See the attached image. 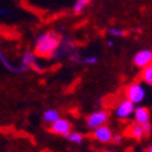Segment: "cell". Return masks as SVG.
I'll use <instances>...</instances> for the list:
<instances>
[{"instance_id": "1", "label": "cell", "mask_w": 152, "mask_h": 152, "mask_svg": "<svg viewBox=\"0 0 152 152\" xmlns=\"http://www.w3.org/2000/svg\"><path fill=\"white\" fill-rule=\"evenodd\" d=\"M61 46L58 35L53 31L40 34L35 40V53L41 57H54Z\"/></svg>"}, {"instance_id": "2", "label": "cell", "mask_w": 152, "mask_h": 152, "mask_svg": "<svg viewBox=\"0 0 152 152\" xmlns=\"http://www.w3.org/2000/svg\"><path fill=\"white\" fill-rule=\"evenodd\" d=\"M126 98L132 102L133 104H140L144 99H145V96H146V91L145 88L140 85V83H130L127 88H126Z\"/></svg>"}, {"instance_id": "3", "label": "cell", "mask_w": 152, "mask_h": 152, "mask_svg": "<svg viewBox=\"0 0 152 152\" xmlns=\"http://www.w3.org/2000/svg\"><path fill=\"white\" fill-rule=\"evenodd\" d=\"M109 120V113L105 110H99L94 111L87 117L86 120V126L89 129H97L102 126H105V123Z\"/></svg>"}, {"instance_id": "4", "label": "cell", "mask_w": 152, "mask_h": 152, "mask_svg": "<svg viewBox=\"0 0 152 152\" xmlns=\"http://www.w3.org/2000/svg\"><path fill=\"white\" fill-rule=\"evenodd\" d=\"M134 110H135V104H133L128 99H124L116 106L115 113L120 120H126L134 113Z\"/></svg>"}, {"instance_id": "5", "label": "cell", "mask_w": 152, "mask_h": 152, "mask_svg": "<svg viewBox=\"0 0 152 152\" xmlns=\"http://www.w3.org/2000/svg\"><path fill=\"white\" fill-rule=\"evenodd\" d=\"M50 129H51L52 133H54V134L62 135V137L65 138L69 133L71 132V124H70V122L66 118H62L61 117V118L57 120L54 123L51 124Z\"/></svg>"}, {"instance_id": "6", "label": "cell", "mask_w": 152, "mask_h": 152, "mask_svg": "<svg viewBox=\"0 0 152 152\" xmlns=\"http://www.w3.org/2000/svg\"><path fill=\"white\" fill-rule=\"evenodd\" d=\"M133 63L138 68H146L151 65L152 63V51L150 50H142L135 53L134 58H133Z\"/></svg>"}, {"instance_id": "7", "label": "cell", "mask_w": 152, "mask_h": 152, "mask_svg": "<svg viewBox=\"0 0 152 152\" xmlns=\"http://www.w3.org/2000/svg\"><path fill=\"white\" fill-rule=\"evenodd\" d=\"M93 137L96 140H98L99 142H103V144H107L110 141H112V132L109 127L106 126H102L97 129L93 130Z\"/></svg>"}, {"instance_id": "8", "label": "cell", "mask_w": 152, "mask_h": 152, "mask_svg": "<svg viewBox=\"0 0 152 152\" xmlns=\"http://www.w3.org/2000/svg\"><path fill=\"white\" fill-rule=\"evenodd\" d=\"M133 115H134L135 123H138L140 126H144V124L150 122V111H148L147 107H144V106L135 107Z\"/></svg>"}, {"instance_id": "9", "label": "cell", "mask_w": 152, "mask_h": 152, "mask_svg": "<svg viewBox=\"0 0 152 152\" xmlns=\"http://www.w3.org/2000/svg\"><path fill=\"white\" fill-rule=\"evenodd\" d=\"M58 118H61V115H59V111L58 110H54V109H48L44 112L42 115V120L45 123L47 124H52L54 123Z\"/></svg>"}, {"instance_id": "10", "label": "cell", "mask_w": 152, "mask_h": 152, "mask_svg": "<svg viewBox=\"0 0 152 152\" xmlns=\"http://www.w3.org/2000/svg\"><path fill=\"white\" fill-rule=\"evenodd\" d=\"M35 62H36L35 54L30 51H27L23 54V58H22V69L27 70L29 66H35Z\"/></svg>"}, {"instance_id": "11", "label": "cell", "mask_w": 152, "mask_h": 152, "mask_svg": "<svg viewBox=\"0 0 152 152\" xmlns=\"http://www.w3.org/2000/svg\"><path fill=\"white\" fill-rule=\"evenodd\" d=\"M130 137L132 138H134V139H138V140H140V139H142L144 138V135H145V132H144V129H142V126H140V124H138V123H134L132 127H130Z\"/></svg>"}, {"instance_id": "12", "label": "cell", "mask_w": 152, "mask_h": 152, "mask_svg": "<svg viewBox=\"0 0 152 152\" xmlns=\"http://www.w3.org/2000/svg\"><path fill=\"white\" fill-rule=\"evenodd\" d=\"M140 76H141V80H142L145 83L152 86V64L148 65V66H146V68H144V69L141 70Z\"/></svg>"}, {"instance_id": "13", "label": "cell", "mask_w": 152, "mask_h": 152, "mask_svg": "<svg viewBox=\"0 0 152 152\" xmlns=\"http://www.w3.org/2000/svg\"><path fill=\"white\" fill-rule=\"evenodd\" d=\"M65 138H66L70 142H72V144L81 145V144L83 142V138H85V137L81 134V133H79V132H70Z\"/></svg>"}, {"instance_id": "14", "label": "cell", "mask_w": 152, "mask_h": 152, "mask_svg": "<svg viewBox=\"0 0 152 152\" xmlns=\"http://www.w3.org/2000/svg\"><path fill=\"white\" fill-rule=\"evenodd\" d=\"M91 1L92 0H76L75 4H74V7H72L74 12L75 13H80L85 9V6H87Z\"/></svg>"}, {"instance_id": "15", "label": "cell", "mask_w": 152, "mask_h": 152, "mask_svg": "<svg viewBox=\"0 0 152 152\" xmlns=\"http://www.w3.org/2000/svg\"><path fill=\"white\" fill-rule=\"evenodd\" d=\"M80 62L83 63V64H87V65H93V64H96L98 62V58H97L96 56H87V57H83V58H81Z\"/></svg>"}, {"instance_id": "16", "label": "cell", "mask_w": 152, "mask_h": 152, "mask_svg": "<svg viewBox=\"0 0 152 152\" xmlns=\"http://www.w3.org/2000/svg\"><path fill=\"white\" fill-rule=\"evenodd\" d=\"M109 33L112 35V36H115V37H121L124 35V30L120 29V28H110L109 29Z\"/></svg>"}, {"instance_id": "17", "label": "cell", "mask_w": 152, "mask_h": 152, "mask_svg": "<svg viewBox=\"0 0 152 152\" xmlns=\"http://www.w3.org/2000/svg\"><path fill=\"white\" fill-rule=\"evenodd\" d=\"M122 141H123V137L120 135V134H116V135L112 137V142H113V144H117V145H118V144H121Z\"/></svg>"}, {"instance_id": "18", "label": "cell", "mask_w": 152, "mask_h": 152, "mask_svg": "<svg viewBox=\"0 0 152 152\" xmlns=\"http://www.w3.org/2000/svg\"><path fill=\"white\" fill-rule=\"evenodd\" d=\"M142 129H144V132H145V135H146V134H150L151 130H152V126H151V123L148 122V123L144 124V126H142Z\"/></svg>"}, {"instance_id": "19", "label": "cell", "mask_w": 152, "mask_h": 152, "mask_svg": "<svg viewBox=\"0 0 152 152\" xmlns=\"http://www.w3.org/2000/svg\"><path fill=\"white\" fill-rule=\"evenodd\" d=\"M9 12V10H6V9H0V15H6Z\"/></svg>"}, {"instance_id": "20", "label": "cell", "mask_w": 152, "mask_h": 152, "mask_svg": "<svg viewBox=\"0 0 152 152\" xmlns=\"http://www.w3.org/2000/svg\"><path fill=\"white\" fill-rule=\"evenodd\" d=\"M112 45H113V41L112 40H109L107 41V46H112Z\"/></svg>"}, {"instance_id": "21", "label": "cell", "mask_w": 152, "mask_h": 152, "mask_svg": "<svg viewBox=\"0 0 152 152\" xmlns=\"http://www.w3.org/2000/svg\"><path fill=\"white\" fill-rule=\"evenodd\" d=\"M146 152H152V146H150V147L146 150Z\"/></svg>"}, {"instance_id": "22", "label": "cell", "mask_w": 152, "mask_h": 152, "mask_svg": "<svg viewBox=\"0 0 152 152\" xmlns=\"http://www.w3.org/2000/svg\"><path fill=\"white\" fill-rule=\"evenodd\" d=\"M105 152H113V151H105Z\"/></svg>"}]
</instances>
